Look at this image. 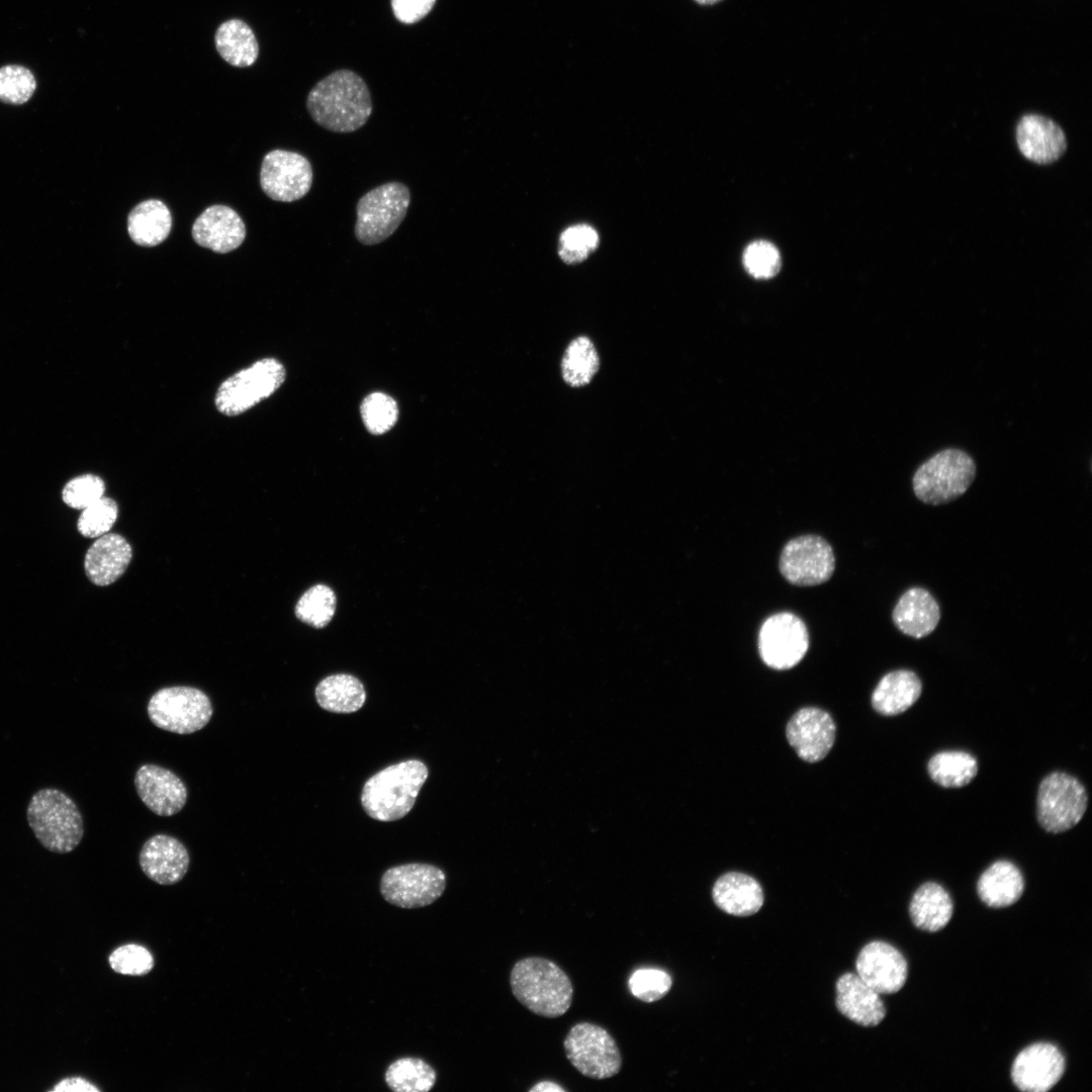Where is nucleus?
Returning a JSON list of instances; mask_svg holds the SVG:
<instances>
[{
  "instance_id": "obj_1",
  "label": "nucleus",
  "mask_w": 1092,
  "mask_h": 1092,
  "mask_svg": "<svg viewBox=\"0 0 1092 1092\" xmlns=\"http://www.w3.org/2000/svg\"><path fill=\"white\" fill-rule=\"evenodd\" d=\"M306 108L315 123L339 133L361 128L373 110L367 84L351 70H338L320 80L307 95Z\"/></svg>"
},
{
  "instance_id": "obj_2",
  "label": "nucleus",
  "mask_w": 1092,
  "mask_h": 1092,
  "mask_svg": "<svg viewBox=\"0 0 1092 1092\" xmlns=\"http://www.w3.org/2000/svg\"><path fill=\"white\" fill-rule=\"evenodd\" d=\"M510 985L515 998L542 1017H560L572 1003L573 986L569 977L545 958L529 957L515 963Z\"/></svg>"
},
{
  "instance_id": "obj_3",
  "label": "nucleus",
  "mask_w": 1092,
  "mask_h": 1092,
  "mask_svg": "<svg viewBox=\"0 0 1092 1092\" xmlns=\"http://www.w3.org/2000/svg\"><path fill=\"white\" fill-rule=\"evenodd\" d=\"M428 777L427 765L419 759L386 766L364 784L362 807L369 817L378 821L401 819L413 809Z\"/></svg>"
},
{
  "instance_id": "obj_4",
  "label": "nucleus",
  "mask_w": 1092,
  "mask_h": 1092,
  "mask_svg": "<svg viewBox=\"0 0 1092 1092\" xmlns=\"http://www.w3.org/2000/svg\"><path fill=\"white\" fill-rule=\"evenodd\" d=\"M29 827L49 851H73L84 835L81 812L71 797L59 789L44 788L30 798L26 810Z\"/></svg>"
},
{
  "instance_id": "obj_5",
  "label": "nucleus",
  "mask_w": 1092,
  "mask_h": 1092,
  "mask_svg": "<svg viewBox=\"0 0 1092 1092\" xmlns=\"http://www.w3.org/2000/svg\"><path fill=\"white\" fill-rule=\"evenodd\" d=\"M976 463L965 451L943 449L915 471L912 487L916 497L926 505L939 506L963 495L976 477Z\"/></svg>"
},
{
  "instance_id": "obj_6",
  "label": "nucleus",
  "mask_w": 1092,
  "mask_h": 1092,
  "mask_svg": "<svg viewBox=\"0 0 1092 1092\" xmlns=\"http://www.w3.org/2000/svg\"><path fill=\"white\" fill-rule=\"evenodd\" d=\"M411 203L408 187L397 181L381 184L356 204L355 237L364 246L388 239L404 219Z\"/></svg>"
},
{
  "instance_id": "obj_7",
  "label": "nucleus",
  "mask_w": 1092,
  "mask_h": 1092,
  "mask_svg": "<svg viewBox=\"0 0 1092 1092\" xmlns=\"http://www.w3.org/2000/svg\"><path fill=\"white\" fill-rule=\"evenodd\" d=\"M283 364L268 357L226 378L218 387L214 403L219 413L241 415L273 394L284 382Z\"/></svg>"
},
{
  "instance_id": "obj_8",
  "label": "nucleus",
  "mask_w": 1092,
  "mask_h": 1092,
  "mask_svg": "<svg viewBox=\"0 0 1092 1092\" xmlns=\"http://www.w3.org/2000/svg\"><path fill=\"white\" fill-rule=\"evenodd\" d=\"M1088 806L1084 785L1064 771L1045 776L1037 790L1036 819L1041 828L1050 833H1062L1075 827L1083 818Z\"/></svg>"
},
{
  "instance_id": "obj_9",
  "label": "nucleus",
  "mask_w": 1092,
  "mask_h": 1092,
  "mask_svg": "<svg viewBox=\"0 0 1092 1092\" xmlns=\"http://www.w3.org/2000/svg\"><path fill=\"white\" fill-rule=\"evenodd\" d=\"M213 714L208 696L192 687H168L157 691L148 704L152 723L177 734H191L205 727Z\"/></svg>"
},
{
  "instance_id": "obj_10",
  "label": "nucleus",
  "mask_w": 1092,
  "mask_h": 1092,
  "mask_svg": "<svg viewBox=\"0 0 1092 1092\" xmlns=\"http://www.w3.org/2000/svg\"><path fill=\"white\" fill-rule=\"evenodd\" d=\"M563 1046L569 1063L583 1076L604 1080L622 1068V1056L613 1036L592 1022H578L566 1034Z\"/></svg>"
},
{
  "instance_id": "obj_11",
  "label": "nucleus",
  "mask_w": 1092,
  "mask_h": 1092,
  "mask_svg": "<svg viewBox=\"0 0 1092 1092\" xmlns=\"http://www.w3.org/2000/svg\"><path fill=\"white\" fill-rule=\"evenodd\" d=\"M446 888V875L429 863H404L389 868L380 879V893L389 904L403 909L429 906Z\"/></svg>"
},
{
  "instance_id": "obj_12",
  "label": "nucleus",
  "mask_w": 1092,
  "mask_h": 1092,
  "mask_svg": "<svg viewBox=\"0 0 1092 1092\" xmlns=\"http://www.w3.org/2000/svg\"><path fill=\"white\" fill-rule=\"evenodd\" d=\"M809 647L804 622L788 612L768 617L760 627L758 649L762 661L774 669H789L798 664Z\"/></svg>"
},
{
  "instance_id": "obj_13",
  "label": "nucleus",
  "mask_w": 1092,
  "mask_h": 1092,
  "mask_svg": "<svg viewBox=\"0 0 1092 1092\" xmlns=\"http://www.w3.org/2000/svg\"><path fill=\"white\" fill-rule=\"evenodd\" d=\"M835 558L829 543L820 536L792 539L780 557V570L792 584L810 586L827 581L833 574Z\"/></svg>"
},
{
  "instance_id": "obj_14",
  "label": "nucleus",
  "mask_w": 1092,
  "mask_h": 1092,
  "mask_svg": "<svg viewBox=\"0 0 1092 1092\" xmlns=\"http://www.w3.org/2000/svg\"><path fill=\"white\" fill-rule=\"evenodd\" d=\"M312 180L311 164L301 154L277 149L263 158L260 171L261 188L275 201L292 202L301 199L310 190Z\"/></svg>"
},
{
  "instance_id": "obj_15",
  "label": "nucleus",
  "mask_w": 1092,
  "mask_h": 1092,
  "mask_svg": "<svg viewBox=\"0 0 1092 1092\" xmlns=\"http://www.w3.org/2000/svg\"><path fill=\"white\" fill-rule=\"evenodd\" d=\"M1065 1058L1060 1050L1048 1042H1037L1023 1049L1014 1059L1011 1078L1025 1092H1046L1062 1078Z\"/></svg>"
},
{
  "instance_id": "obj_16",
  "label": "nucleus",
  "mask_w": 1092,
  "mask_h": 1092,
  "mask_svg": "<svg viewBox=\"0 0 1092 1092\" xmlns=\"http://www.w3.org/2000/svg\"><path fill=\"white\" fill-rule=\"evenodd\" d=\"M835 724L831 716L816 707L796 712L787 724L786 735L798 756L807 762L823 759L833 746Z\"/></svg>"
},
{
  "instance_id": "obj_17",
  "label": "nucleus",
  "mask_w": 1092,
  "mask_h": 1092,
  "mask_svg": "<svg viewBox=\"0 0 1092 1092\" xmlns=\"http://www.w3.org/2000/svg\"><path fill=\"white\" fill-rule=\"evenodd\" d=\"M855 969L856 975L880 995L900 991L908 974L903 954L893 945L880 940L872 941L861 948Z\"/></svg>"
},
{
  "instance_id": "obj_18",
  "label": "nucleus",
  "mask_w": 1092,
  "mask_h": 1092,
  "mask_svg": "<svg viewBox=\"0 0 1092 1092\" xmlns=\"http://www.w3.org/2000/svg\"><path fill=\"white\" fill-rule=\"evenodd\" d=\"M134 786L143 803L162 817L179 813L187 801L183 781L172 770L157 764L141 765L135 772Z\"/></svg>"
},
{
  "instance_id": "obj_19",
  "label": "nucleus",
  "mask_w": 1092,
  "mask_h": 1092,
  "mask_svg": "<svg viewBox=\"0 0 1092 1092\" xmlns=\"http://www.w3.org/2000/svg\"><path fill=\"white\" fill-rule=\"evenodd\" d=\"M139 862L143 873L159 885H174L186 875L190 857L184 844L167 834H157L142 846Z\"/></svg>"
},
{
  "instance_id": "obj_20",
  "label": "nucleus",
  "mask_w": 1092,
  "mask_h": 1092,
  "mask_svg": "<svg viewBox=\"0 0 1092 1092\" xmlns=\"http://www.w3.org/2000/svg\"><path fill=\"white\" fill-rule=\"evenodd\" d=\"M191 234L199 246L224 254L243 244L246 228L241 216L233 208L214 204L207 207L195 219Z\"/></svg>"
},
{
  "instance_id": "obj_21",
  "label": "nucleus",
  "mask_w": 1092,
  "mask_h": 1092,
  "mask_svg": "<svg viewBox=\"0 0 1092 1092\" xmlns=\"http://www.w3.org/2000/svg\"><path fill=\"white\" fill-rule=\"evenodd\" d=\"M1016 141L1023 156L1037 164L1057 161L1067 148L1066 135L1060 125L1051 118L1034 113L1020 118Z\"/></svg>"
},
{
  "instance_id": "obj_22",
  "label": "nucleus",
  "mask_w": 1092,
  "mask_h": 1092,
  "mask_svg": "<svg viewBox=\"0 0 1092 1092\" xmlns=\"http://www.w3.org/2000/svg\"><path fill=\"white\" fill-rule=\"evenodd\" d=\"M131 556V547L124 537L106 533L98 537L86 552V575L96 585H109L124 573Z\"/></svg>"
},
{
  "instance_id": "obj_23",
  "label": "nucleus",
  "mask_w": 1092,
  "mask_h": 1092,
  "mask_svg": "<svg viewBox=\"0 0 1092 1092\" xmlns=\"http://www.w3.org/2000/svg\"><path fill=\"white\" fill-rule=\"evenodd\" d=\"M836 1007L861 1026H876L886 1016L880 994L852 973L842 975L836 982Z\"/></svg>"
},
{
  "instance_id": "obj_24",
  "label": "nucleus",
  "mask_w": 1092,
  "mask_h": 1092,
  "mask_svg": "<svg viewBox=\"0 0 1092 1092\" xmlns=\"http://www.w3.org/2000/svg\"><path fill=\"white\" fill-rule=\"evenodd\" d=\"M892 619L903 634L919 639L934 631L940 620V609L927 589L911 587L900 597Z\"/></svg>"
},
{
  "instance_id": "obj_25",
  "label": "nucleus",
  "mask_w": 1092,
  "mask_h": 1092,
  "mask_svg": "<svg viewBox=\"0 0 1092 1092\" xmlns=\"http://www.w3.org/2000/svg\"><path fill=\"white\" fill-rule=\"evenodd\" d=\"M714 903L722 911L734 916L755 914L763 904V892L752 877L731 872L721 876L712 890Z\"/></svg>"
},
{
  "instance_id": "obj_26",
  "label": "nucleus",
  "mask_w": 1092,
  "mask_h": 1092,
  "mask_svg": "<svg viewBox=\"0 0 1092 1092\" xmlns=\"http://www.w3.org/2000/svg\"><path fill=\"white\" fill-rule=\"evenodd\" d=\"M922 682L913 670L897 669L886 673L872 694V706L883 716L906 712L919 699Z\"/></svg>"
},
{
  "instance_id": "obj_27",
  "label": "nucleus",
  "mask_w": 1092,
  "mask_h": 1092,
  "mask_svg": "<svg viewBox=\"0 0 1092 1092\" xmlns=\"http://www.w3.org/2000/svg\"><path fill=\"white\" fill-rule=\"evenodd\" d=\"M1024 890V879L1011 861L1000 859L993 862L980 876L977 892L980 899L990 907H1007L1019 900Z\"/></svg>"
},
{
  "instance_id": "obj_28",
  "label": "nucleus",
  "mask_w": 1092,
  "mask_h": 1092,
  "mask_svg": "<svg viewBox=\"0 0 1092 1092\" xmlns=\"http://www.w3.org/2000/svg\"><path fill=\"white\" fill-rule=\"evenodd\" d=\"M909 913L917 928L935 932L949 922L953 913V903L942 886L935 882H926L914 893L909 905Z\"/></svg>"
},
{
  "instance_id": "obj_29",
  "label": "nucleus",
  "mask_w": 1092,
  "mask_h": 1092,
  "mask_svg": "<svg viewBox=\"0 0 1092 1092\" xmlns=\"http://www.w3.org/2000/svg\"><path fill=\"white\" fill-rule=\"evenodd\" d=\"M172 216L168 206L158 199H148L136 204L127 217V232L139 246L154 247L164 242L170 234Z\"/></svg>"
},
{
  "instance_id": "obj_30",
  "label": "nucleus",
  "mask_w": 1092,
  "mask_h": 1092,
  "mask_svg": "<svg viewBox=\"0 0 1092 1092\" xmlns=\"http://www.w3.org/2000/svg\"><path fill=\"white\" fill-rule=\"evenodd\" d=\"M219 56L230 65L245 68L253 65L259 55L257 38L251 27L241 19L222 22L214 35Z\"/></svg>"
},
{
  "instance_id": "obj_31",
  "label": "nucleus",
  "mask_w": 1092,
  "mask_h": 1092,
  "mask_svg": "<svg viewBox=\"0 0 1092 1092\" xmlns=\"http://www.w3.org/2000/svg\"><path fill=\"white\" fill-rule=\"evenodd\" d=\"M314 695L321 708L339 714L357 712L366 701L363 684L348 673L325 677L315 687Z\"/></svg>"
},
{
  "instance_id": "obj_32",
  "label": "nucleus",
  "mask_w": 1092,
  "mask_h": 1092,
  "mask_svg": "<svg viewBox=\"0 0 1092 1092\" xmlns=\"http://www.w3.org/2000/svg\"><path fill=\"white\" fill-rule=\"evenodd\" d=\"M976 757L963 750H943L930 757L927 771L930 779L940 787L962 788L970 784L978 774Z\"/></svg>"
},
{
  "instance_id": "obj_33",
  "label": "nucleus",
  "mask_w": 1092,
  "mask_h": 1092,
  "mask_svg": "<svg viewBox=\"0 0 1092 1092\" xmlns=\"http://www.w3.org/2000/svg\"><path fill=\"white\" fill-rule=\"evenodd\" d=\"M600 358L593 341L586 336L574 338L566 347L561 360V374L571 387L587 385L597 374Z\"/></svg>"
},
{
  "instance_id": "obj_34",
  "label": "nucleus",
  "mask_w": 1092,
  "mask_h": 1092,
  "mask_svg": "<svg viewBox=\"0 0 1092 1092\" xmlns=\"http://www.w3.org/2000/svg\"><path fill=\"white\" fill-rule=\"evenodd\" d=\"M384 1080L394 1092H428L436 1083L437 1073L423 1059L404 1057L387 1067Z\"/></svg>"
},
{
  "instance_id": "obj_35",
  "label": "nucleus",
  "mask_w": 1092,
  "mask_h": 1092,
  "mask_svg": "<svg viewBox=\"0 0 1092 1092\" xmlns=\"http://www.w3.org/2000/svg\"><path fill=\"white\" fill-rule=\"evenodd\" d=\"M336 595L326 584H315L308 588L298 600L294 613L303 623L314 628L326 627L336 611Z\"/></svg>"
},
{
  "instance_id": "obj_36",
  "label": "nucleus",
  "mask_w": 1092,
  "mask_h": 1092,
  "mask_svg": "<svg viewBox=\"0 0 1092 1092\" xmlns=\"http://www.w3.org/2000/svg\"><path fill=\"white\" fill-rule=\"evenodd\" d=\"M36 80L32 72L21 65L0 68V102L22 105L34 94Z\"/></svg>"
},
{
  "instance_id": "obj_37",
  "label": "nucleus",
  "mask_w": 1092,
  "mask_h": 1092,
  "mask_svg": "<svg viewBox=\"0 0 1092 1092\" xmlns=\"http://www.w3.org/2000/svg\"><path fill=\"white\" fill-rule=\"evenodd\" d=\"M360 412L365 427L374 435L389 431L398 417L396 401L383 392L367 395L361 403Z\"/></svg>"
},
{
  "instance_id": "obj_38",
  "label": "nucleus",
  "mask_w": 1092,
  "mask_h": 1092,
  "mask_svg": "<svg viewBox=\"0 0 1092 1092\" xmlns=\"http://www.w3.org/2000/svg\"><path fill=\"white\" fill-rule=\"evenodd\" d=\"M117 515V504L110 497L102 496L82 510L77 529L86 538H98L109 532Z\"/></svg>"
},
{
  "instance_id": "obj_39",
  "label": "nucleus",
  "mask_w": 1092,
  "mask_h": 1092,
  "mask_svg": "<svg viewBox=\"0 0 1092 1092\" xmlns=\"http://www.w3.org/2000/svg\"><path fill=\"white\" fill-rule=\"evenodd\" d=\"M599 244L598 233L589 225L578 224L566 229L559 244V256L567 264L583 261Z\"/></svg>"
},
{
  "instance_id": "obj_40",
  "label": "nucleus",
  "mask_w": 1092,
  "mask_h": 1092,
  "mask_svg": "<svg viewBox=\"0 0 1092 1092\" xmlns=\"http://www.w3.org/2000/svg\"><path fill=\"white\" fill-rule=\"evenodd\" d=\"M630 992L637 999L651 1003L663 998L672 986L670 975L658 969H639L630 977Z\"/></svg>"
},
{
  "instance_id": "obj_41",
  "label": "nucleus",
  "mask_w": 1092,
  "mask_h": 1092,
  "mask_svg": "<svg viewBox=\"0 0 1092 1092\" xmlns=\"http://www.w3.org/2000/svg\"><path fill=\"white\" fill-rule=\"evenodd\" d=\"M105 483L95 474L87 473L69 480L63 490V502L75 510H83L104 496Z\"/></svg>"
},
{
  "instance_id": "obj_42",
  "label": "nucleus",
  "mask_w": 1092,
  "mask_h": 1092,
  "mask_svg": "<svg viewBox=\"0 0 1092 1092\" xmlns=\"http://www.w3.org/2000/svg\"><path fill=\"white\" fill-rule=\"evenodd\" d=\"M110 968L117 974L144 976L154 968L152 953L140 944L128 943L114 949L108 959Z\"/></svg>"
},
{
  "instance_id": "obj_43",
  "label": "nucleus",
  "mask_w": 1092,
  "mask_h": 1092,
  "mask_svg": "<svg viewBox=\"0 0 1092 1092\" xmlns=\"http://www.w3.org/2000/svg\"><path fill=\"white\" fill-rule=\"evenodd\" d=\"M744 267L747 272L760 279L770 278L781 268V257L778 249L765 241L751 243L744 251Z\"/></svg>"
},
{
  "instance_id": "obj_44",
  "label": "nucleus",
  "mask_w": 1092,
  "mask_h": 1092,
  "mask_svg": "<svg viewBox=\"0 0 1092 1092\" xmlns=\"http://www.w3.org/2000/svg\"><path fill=\"white\" fill-rule=\"evenodd\" d=\"M436 0H391L395 18L405 24L423 19L432 10Z\"/></svg>"
},
{
  "instance_id": "obj_45",
  "label": "nucleus",
  "mask_w": 1092,
  "mask_h": 1092,
  "mask_svg": "<svg viewBox=\"0 0 1092 1092\" xmlns=\"http://www.w3.org/2000/svg\"><path fill=\"white\" fill-rule=\"evenodd\" d=\"M55 1092L79 1091L99 1092L100 1090L89 1081L81 1077L66 1078L59 1082L53 1089Z\"/></svg>"
},
{
  "instance_id": "obj_46",
  "label": "nucleus",
  "mask_w": 1092,
  "mask_h": 1092,
  "mask_svg": "<svg viewBox=\"0 0 1092 1092\" xmlns=\"http://www.w3.org/2000/svg\"><path fill=\"white\" fill-rule=\"evenodd\" d=\"M565 1089L551 1081H542L534 1085L530 1092H564Z\"/></svg>"
},
{
  "instance_id": "obj_47",
  "label": "nucleus",
  "mask_w": 1092,
  "mask_h": 1092,
  "mask_svg": "<svg viewBox=\"0 0 1092 1092\" xmlns=\"http://www.w3.org/2000/svg\"><path fill=\"white\" fill-rule=\"evenodd\" d=\"M695 1L698 2L699 4L710 5V4L716 3V2H718L720 0H695Z\"/></svg>"
}]
</instances>
